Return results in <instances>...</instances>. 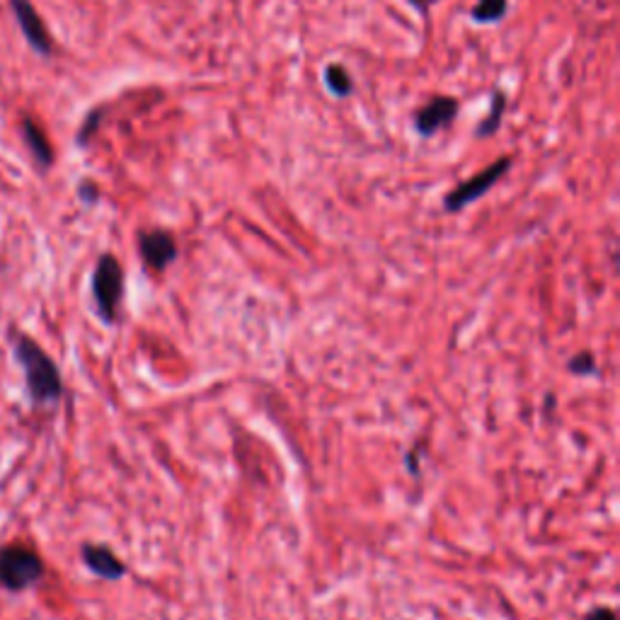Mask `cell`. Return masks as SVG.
Returning a JSON list of instances; mask_svg holds the SVG:
<instances>
[{
    "label": "cell",
    "mask_w": 620,
    "mask_h": 620,
    "mask_svg": "<svg viewBox=\"0 0 620 620\" xmlns=\"http://www.w3.org/2000/svg\"><path fill=\"white\" fill-rule=\"evenodd\" d=\"M16 356L20 366L24 368L27 385H30V393L37 403H53L59 401L63 393V383L59 376V368L53 364L45 350L35 344L30 337H20Z\"/></svg>",
    "instance_id": "cell-1"
},
{
    "label": "cell",
    "mask_w": 620,
    "mask_h": 620,
    "mask_svg": "<svg viewBox=\"0 0 620 620\" xmlns=\"http://www.w3.org/2000/svg\"><path fill=\"white\" fill-rule=\"evenodd\" d=\"M92 296L98 306L100 318L105 323H115L119 303L124 298V269L119 259L112 255H102L92 274Z\"/></svg>",
    "instance_id": "cell-2"
},
{
    "label": "cell",
    "mask_w": 620,
    "mask_h": 620,
    "mask_svg": "<svg viewBox=\"0 0 620 620\" xmlns=\"http://www.w3.org/2000/svg\"><path fill=\"white\" fill-rule=\"evenodd\" d=\"M41 572H45V564L27 548H0V584L20 591L24 587L35 584Z\"/></svg>",
    "instance_id": "cell-3"
},
{
    "label": "cell",
    "mask_w": 620,
    "mask_h": 620,
    "mask_svg": "<svg viewBox=\"0 0 620 620\" xmlns=\"http://www.w3.org/2000/svg\"><path fill=\"white\" fill-rule=\"evenodd\" d=\"M509 168H512V158H500L498 163H492L490 168L478 173L475 177H471V180L461 183L456 189L451 191V195H446L444 209L451 211V214H456V211L465 209L468 204H473L480 197H485L488 191L509 173Z\"/></svg>",
    "instance_id": "cell-4"
},
{
    "label": "cell",
    "mask_w": 620,
    "mask_h": 620,
    "mask_svg": "<svg viewBox=\"0 0 620 620\" xmlns=\"http://www.w3.org/2000/svg\"><path fill=\"white\" fill-rule=\"evenodd\" d=\"M139 250L150 269L165 272L177 259V240L168 230H144L139 233Z\"/></svg>",
    "instance_id": "cell-5"
},
{
    "label": "cell",
    "mask_w": 620,
    "mask_h": 620,
    "mask_svg": "<svg viewBox=\"0 0 620 620\" xmlns=\"http://www.w3.org/2000/svg\"><path fill=\"white\" fill-rule=\"evenodd\" d=\"M10 8H12V12H16V20L20 24L24 39L30 41V47L37 53H41V57H49V53L53 51V45H51V37L47 32L45 22H41L39 12L35 10V6L30 3V0H10Z\"/></svg>",
    "instance_id": "cell-6"
},
{
    "label": "cell",
    "mask_w": 620,
    "mask_h": 620,
    "mask_svg": "<svg viewBox=\"0 0 620 620\" xmlns=\"http://www.w3.org/2000/svg\"><path fill=\"white\" fill-rule=\"evenodd\" d=\"M459 115V100L449 98V95H436L434 100L426 102L415 115V129L422 136H434L436 131L446 129Z\"/></svg>",
    "instance_id": "cell-7"
},
{
    "label": "cell",
    "mask_w": 620,
    "mask_h": 620,
    "mask_svg": "<svg viewBox=\"0 0 620 620\" xmlns=\"http://www.w3.org/2000/svg\"><path fill=\"white\" fill-rule=\"evenodd\" d=\"M82 560H86L88 568L98 577H102V580H121V577L127 574V564H124L107 545H86L82 548Z\"/></svg>",
    "instance_id": "cell-8"
},
{
    "label": "cell",
    "mask_w": 620,
    "mask_h": 620,
    "mask_svg": "<svg viewBox=\"0 0 620 620\" xmlns=\"http://www.w3.org/2000/svg\"><path fill=\"white\" fill-rule=\"evenodd\" d=\"M22 134H24L27 146H30V150H32V156L37 158V163L45 165V168H47V165H51L53 163V150L47 141L45 131H41L30 117L22 121Z\"/></svg>",
    "instance_id": "cell-9"
},
{
    "label": "cell",
    "mask_w": 620,
    "mask_h": 620,
    "mask_svg": "<svg viewBox=\"0 0 620 620\" xmlns=\"http://www.w3.org/2000/svg\"><path fill=\"white\" fill-rule=\"evenodd\" d=\"M504 109H506V95H504V92H494L490 115H488L485 121L480 124L475 134H478V136H492L494 131H500V127H502V117H504Z\"/></svg>",
    "instance_id": "cell-10"
},
{
    "label": "cell",
    "mask_w": 620,
    "mask_h": 620,
    "mask_svg": "<svg viewBox=\"0 0 620 620\" xmlns=\"http://www.w3.org/2000/svg\"><path fill=\"white\" fill-rule=\"evenodd\" d=\"M325 82H327L329 92H335L337 98H347V95L354 90L350 73L344 71V68H342L339 63L327 66V71H325Z\"/></svg>",
    "instance_id": "cell-11"
},
{
    "label": "cell",
    "mask_w": 620,
    "mask_h": 620,
    "mask_svg": "<svg viewBox=\"0 0 620 620\" xmlns=\"http://www.w3.org/2000/svg\"><path fill=\"white\" fill-rule=\"evenodd\" d=\"M506 12V0H478L473 8V20L475 22H498L504 18Z\"/></svg>",
    "instance_id": "cell-12"
},
{
    "label": "cell",
    "mask_w": 620,
    "mask_h": 620,
    "mask_svg": "<svg viewBox=\"0 0 620 620\" xmlns=\"http://www.w3.org/2000/svg\"><path fill=\"white\" fill-rule=\"evenodd\" d=\"M570 371H572V374H577V376H594L597 371H599L594 354H591V352L574 354L572 360H570Z\"/></svg>",
    "instance_id": "cell-13"
},
{
    "label": "cell",
    "mask_w": 620,
    "mask_h": 620,
    "mask_svg": "<svg viewBox=\"0 0 620 620\" xmlns=\"http://www.w3.org/2000/svg\"><path fill=\"white\" fill-rule=\"evenodd\" d=\"M100 124V112H92L88 119H86V124H82V129H80V144H86L88 139H90V134L95 131V127H98Z\"/></svg>",
    "instance_id": "cell-14"
},
{
    "label": "cell",
    "mask_w": 620,
    "mask_h": 620,
    "mask_svg": "<svg viewBox=\"0 0 620 620\" xmlns=\"http://www.w3.org/2000/svg\"><path fill=\"white\" fill-rule=\"evenodd\" d=\"M587 620H618V618H616L613 609H609V606H599V609H594L587 616Z\"/></svg>",
    "instance_id": "cell-15"
}]
</instances>
